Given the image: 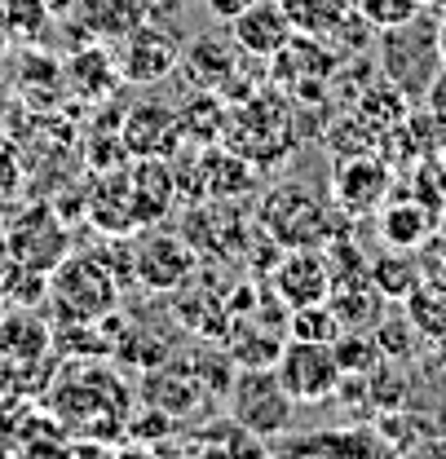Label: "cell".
Returning a JSON list of instances; mask_svg holds the SVG:
<instances>
[{
    "label": "cell",
    "mask_w": 446,
    "mask_h": 459,
    "mask_svg": "<svg viewBox=\"0 0 446 459\" xmlns=\"http://www.w3.org/2000/svg\"><path fill=\"white\" fill-rule=\"evenodd\" d=\"M376 62H380V80H389L407 102H424V93L433 89L438 71H442V49H438V18L415 13L402 27H385L380 45H376Z\"/></svg>",
    "instance_id": "obj_1"
},
{
    "label": "cell",
    "mask_w": 446,
    "mask_h": 459,
    "mask_svg": "<svg viewBox=\"0 0 446 459\" xmlns=\"http://www.w3.org/2000/svg\"><path fill=\"white\" fill-rule=\"evenodd\" d=\"M261 226L279 247H332L336 238V212L319 204L305 186H275L261 199Z\"/></svg>",
    "instance_id": "obj_2"
},
{
    "label": "cell",
    "mask_w": 446,
    "mask_h": 459,
    "mask_svg": "<svg viewBox=\"0 0 446 459\" xmlns=\"http://www.w3.org/2000/svg\"><path fill=\"white\" fill-rule=\"evenodd\" d=\"M49 296H54L57 314L66 323H102L119 305L115 274L102 261H93V256H66L54 270Z\"/></svg>",
    "instance_id": "obj_3"
},
{
    "label": "cell",
    "mask_w": 446,
    "mask_h": 459,
    "mask_svg": "<svg viewBox=\"0 0 446 459\" xmlns=\"http://www.w3.org/2000/svg\"><path fill=\"white\" fill-rule=\"evenodd\" d=\"M230 415L234 424H243L248 433L257 437H270L283 433L292 424V411L296 402L283 389V380L275 376V367H234V380H230Z\"/></svg>",
    "instance_id": "obj_4"
},
{
    "label": "cell",
    "mask_w": 446,
    "mask_h": 459,
    "mask_svg": "<svg viewBox=\"0 0 446 459\" xmlns=\"http://www.w3.org/2000/svg\"><path fill=\"white\" fill-rule=\"evenodd\" d=\"M275 376L283 380V389L292 394L296 406H314L340 394V362H336V344L319 341H292L283 344Z\"/></svg>",
    "instance_id": "obj_5"
},
{
    "label": "cell",
    "mask_w": 446,
    "mask_h": 459,
    "mask_svg": "<svg viewBox=\"0 0 446 459\" xmlns=\"http://www.w3.org/2000/svg\"><path fill=\"white\" fill-rule=\"evenodd\" d=\"M393 190V169L372 155V151H354L345 160H336L332 169V199L336 212L349 217V221H363V217H376L385 208Z\"/></svg>",
    "instance_id": "obj_6"
},
{
    "label": "cell",
    "mask_w": 446,
    "mask_h": 459,
    "mask_svg": "<svg viewBox=\"0 0 446 459\" xmlns=\"http://www.w3.org/2000/svg\"><path fill=\"white\" fill-rule=\"evenodd\" d=\"M275 296H279L287 309H301V305H319L332 296V261L319 252V247H287L275 265Z\"/></svg>",
    "instance_id": "obj_7"
},
{
    "label": "cell",
    "mask_w": 446,
    "mask_h": 459,
    "mask_svg": "<svg viewBox=\"0 0 446 459\" xmlns=\"http://www.w3.org/2000/svg\"><path fill=\"white\" fill-rule=\"evenodd\" d=\"M287 344V318L270 323L266 309H230L225 327V353L234 367H275Z\"/></svg>",
    "instance_id": "obj_8"
},
{
    "label": "cell",
    "mask_w": 446,
    "mask_h": 459,
    "mask_svg": "<svg viewBox=\"0 0 446 459\" xmlns=\"http://www.w3.org/2000/svg\"><path fill=\"white\" fill-rule=\"evenodd\" d=\"M9 252L22 270L31 274H54L57 265L66 261V230L57 226L54 212L31 208L18 226L9 230Z\"/></svg>",
    "instance_id": "obj_9"
},
{
    "label": "cell",
    "mask_w": 446,
    "mask_h": 459,
    "mask_svg": "<svg viewBox=\"0 0 446 459\" xmlns=\"http://www.w3.org/2000/svg\"><path fill=\"white\" fill-rule=\"evenodd\" d=\"M195 247L181 238V234H151L146 247H137V261H133V274L155 291H172V287H186L195 279Z\"/></svg>",
    "instance_id": "obj_10"
},
{
    "label": "cell",
    "mask_w": 446,
    "mask_h": 459,
    "mask_svg": "<svg viewBox=\"0 0 446 459\" xmlns=\"http://www.w3.org/2000/svg\"><path fill=\"white\" fill-rule=\"evenodd\" d=\"M292 36L296 31H292V22H287L279 0H252L243 13L230 18V40L248 57H261V62H270Z\"/></svg>",
    "instance_id": "obj_11"
},
{
    "label": "cell",
    "mask_w": 446,
    "mask_h": 459,
    "mask_svg": "<svg viewBox=\"0 0 446 459\" xmlns=\"http://www.w3.org/2000/svg\"><path fill=\"white\" fill-rule=\"evenodd\" d=\"M119 142H124V151H128L133 160L168 155L177 142H186V137H181V115L160 107V102H142V107L128 111L124 128H119Z\"/></svg>",
    "instance_id": "obj_12"
},
{
    "label": "cell",
    "mask_w": 446,
    "mask_h": 459,
    "mask_svg": "<svg viewBox=\"0 0 446 459\" xmlns=\"http://www.w3.org/2000/svg\"><path fill=\"white\" fill-rule=\"evenodd\" d=\"M177 62H181V49L160 36L155 27H133L128 36H124V57H119V75L128 80V84H155V80H164L177 71Z\"/></svg>",
    "instance_id": "obj_13"
},
{
    "label": "cell",
    "mask_w": 446,
    "mask_h": 459,
    "mask_svg": "<svg viewBox=\"0 0 446 459\" xmlns=\"http://www.w3.org/2000/svg\"><path fill=\"white\" fill-rule=\"evenodd\" d=\"M336 66H340V54H336L323 36H292L279 54L270 57L275 80H279V84H301V89H305L310 80L336 71Z\"/></svg>",
    "instance_id": "obj_14"
},
{
    "label": "cell",
    "mask_w": 446,
    "mask_h": 459,
    "mask_svg": "<svg viewBox=\"0 0 446 459\" xmlns=\"http://www.w3.org/2000/svg\"><path fill=\"white\" fill-rule=\"evenodd\" d=\"M376 217H380V226H376L380 230V243L398 247V252H415V247H424L438 234L433 208H424L415 199H385V208Z\"/></svg>",
    "instance_id": "obj_15"
},
{
    "label": "cell",
    "mask_w": 446,
    "mask_h": 459,
    "mask_svg": "<svg viewBox=\"0 0 446 459\" xmlns=\"http://www.w3.org/2000/svg\"><path fill=\"white\" fill-rule=\"evenodd\" d=\"M279 4L296 36H323V40H332L358 13L354 0H279Z\"/></svg>",
    "instance_id": "obj_16"
},
{
    "label": "cell",
    "mask_w": 446,
    "mask_h": 459,
    "mask_svg": "<svg viewBox=\"0 0 446 459\" xmlns=\"http://www.w3.org/2000/svg\"><path fill=\"white\" fill-rule=\"evenodd\" d=\"M402 305H407V318H411L415 336L446 341V279L442 274H420V283L411 287V296Z\"/></svg>",
    "instance_id": "obj_17"
},
{
    "label": "cell",
    "mask_w": 446,
    "mask_h": 459,
    "mask_svg": "<svg viewBox=\"0 0 446 459\" xmlns=\"http://www.w3.org/2000/svg\"><path fill=\"white\" fill-rule=\"evenodd\" d=\"M420 274H424V270L415 265V256H411V252H398V247L380 252L376 261H367V279L380 291V300H407L411 287L420 283Z\"/></svg>",
    "instance_id": "obj_18"
},
{
    "label": "cell",
    "mask_w": 446,
    "mask_h": 459,
    "mask_svg": "<svg viewBox=\"0 0 446 459\" xmlns=\"http://www.w3.org/2000/svg\"><path fill=\"white\" fill-rule=\"evenodd\" d=\"M345 332L340 314L332 309V300H319V305H301V309H287V336L292 341H319V344H336Z\"/></svg>",
    "instance_id": "obj_19"
},
{
    "label": "cell",
    "mask_w": 446,
    "mask_h": 459,
    "mask_svg": "<svg viewBox=\"0 0 446 459\" xmlns=\"http://www.w3.org/2000/svg\"><path fill=\"white\" fill-rule=\"evenodd\" d=\"M0 349L9 358H40L49 349V327L31 314H9L0 327Z\"/></svg>",
    "instance_id": "obj_20"
},
{
    "label": "cell",
    "mask_w": 446,
    "mask_h": 459,
    "mask_svg": "<svg viewBox=\"0 0 446 459\" xmlns=\"http://www.w3.org/2000/svg\"><path fill=\"white\" fill-rule=\"evenodd\" d=\"M336 362H340V376H372L380 367V344L367 332H340Z\"/></svg>",
    "instance_id": "obj_21"
},
{
    "label": "cell",
    "mask_w": 446,
    "mask_h": 459,
    "mask_svg": "<svg viewBox=\"0 0 446 459\" xmlns=\"http://www.w3.org/2000/svg\"><path fill=\"white\" fill-rule=\"evenodd\" d=\"M354 9L372 31H385V27H402L415 13H424V0H354Z\"/></svg>",
    "instance_id": "obj_22"
},
{
    "label": "cell",
    "mask_w": 446,
    "mask_h": 459,
    "mask_svg": "<svg viewBox=\"0 0 446 459\" xmlns=\"http://www.w3.org/2000/svg\"><path fill=\"white\" fill-rule=\"evenodd\" d=\"M415 341V327H411V318H385L380 327H376V344H380V353H389V358H407L402 349Z\"/></svg>",
    "instance_id": "obj_23"
},
{
    "label": "cell",
    "mask_w": 446,
    "mask_h": 459,
    "mask_svg": "<svg viewBox=\"0 0 446 459\" xmlns=\"http://www.w3.org/2000/svg\"><path fill=\"white\" fill-rule=\"evenodd\" d=\"M420 107L429 111V119H433V124H442V128H446V66L438 71V80H433V89L424 93V102H420Z\"/></svg>",
    "instance_id": "obj_24"
},
{
    "label": "cell",
    "mask_w": 446,
    "mask_h": 459,
    "mask_svg": "<svg viewBox=\"0 0 446 459\" xmlns=\"http://www.w3.org/2000/svg\"><path fill=\"white\" fill-rule=\"evenodd\" d=\"M204 4H208V13H213V18H225V22H230V18H234V13H243L252 0H204Z\"/></svg>",
    "instance_id": "obj_25"
},
{
    "label": "cell",
    "mask_w": 446,
    "mask_h": 459,
    "mask_svg": "<svg viewBox=\"0 0 446 459\" xmlns=\"http://www.w3.org/2000/svg\"><path fill=\"white\" fill-rule=\"evenodd\" d=\"M438 49H442V62H446V13H438Z\"/></svg>",
    "instance_id": "obj_26"
},
{
    "label": "cell",
    "mask_w": 446,
    "mask_h": 459,
    "mask_svg": "<svg viewBox=\"0 0 446 459\" xmlns=\"http://www.w3.org/2000/svg\"><path fill=\"white\" fill-rule=\"evenodd\" d=\"M424 4H433L438 13H446V0H424Z\"/></svg>",
    "instance_id": "obj_27"
}]
</instances>
